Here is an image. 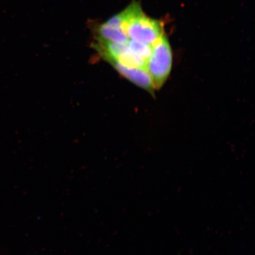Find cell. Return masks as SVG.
<instances>
[{
	"label": "cell",
	"instance_id": "6da1fadb",
	"mask_svg": "<svg viewBox=\"0 0 255 255\" xmlns=\"http://www.w3.org/2000/svg\"><path fill=\"white\" fill-rule=\"evenodd\" d=\"M128 39L152 46L164 34L160 21L146 15L136 1L111 17Z\"/></svg>",
	"mask_w": 255,
	"mask_h": 255
},
{
	"label": "cell",
	"instance_id": "277c9868",
	"mask_svg": "<svg viewBox=\"0 0 255 255\" xmlns=\"http://www.w3.org/2000/svg\"><path fill=\"white\" fill-rule=\"evenodd\" d=\"M129 49L146 62L151 55L152 46L128 39L126 43Z\"/></svg>",
	"mask_w": 255,
	"mask_h": 255
},
{
	"label": "cell",
	"instance_id": "3957f363",
	"mask_svg": "<svg viewBox=\"0 0 255 255\" xmlns=\"http://www.w3.org/2000/svg\"><path fill=\"white\" fill-rule=\"evenodd\" d=\"M113 63L118 71L124 77L128 79L138 87H141L151 93L155 90L150 75L146 69L140 68H128L121 65L117 62Z\"/></svg>",
	"mask_w": 255,
	"mask_h": 255
},
{
	"label": "cell",
	"instance_id": "7a4b0ae2",
	"mask_svg": "<svg viewBox=\"0 0 255 255\" xmlns=\"http://www.w3.org/2000/svg\"><path fill=\"white\" fill-rule=\"evenodd\" d=\"M173 55L171 48L164 34L152 45L151 55L146 62V71L152 79L154 89H159L170 75Z\"/></svg>",
	"mask_w": 255,
	"mask_h": 255
}]
</instances>
